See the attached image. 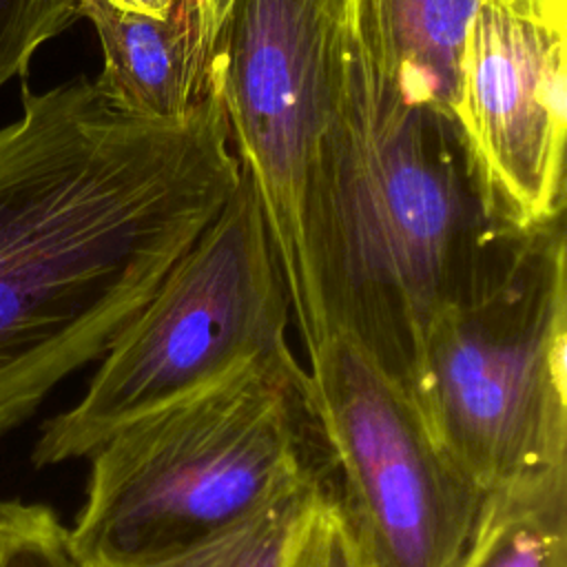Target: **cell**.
Segmentation results:
<instances>
[{
  "label": "cell",
  "instance_id": "1",
  "mask_svg": "<svg viewBox=\"0 0 567 567\" xmlns=\"http://www.w3.org/2000/svg\"><path fill=\"white\" fill-rule=\"evenodd\" d=\"M241 168L219 95L148 120L84 75L0 128V434L104 357Z\"/></svg>",
  "mask_w": 567,
  "mask_h": 567
},
{
  "label": "cell",
  "instance_id": "2",
  "mask_svg": "<svg viewBox=\"0 0 567 567\" xmlns=\"http://www.w3.org/2000/svg\"><path fill=\"white\" fill-rule=\"evenodd\" d=\"M496 233L454 124L401 93L363 2L341 0L334 100L301 217L292 317L306 352L343 334L410 390L427 321Z\"/></svg>",
  "mask_w": 567,
  "mask_h": 567
},
{
  "label": "cell",
  "instance_id": "3",
  "mask_svg": "<svg viewBox=\"0 0 567 567\" xmlns=\"http://www.w3.org/2000/svg\"><path fill=\"white\" fill-rule=\"evenodd\" d=\"M89 458L69 527L82 565L151 558L279 496L337 487L308 372L290 346L124 423Z\"/></svg>",
  "mask_w": 567,
  "mask_h": 567
},
{
  "label": "cell",
  "instance_id": "4",
  "mask_svg": "<svg viewBox=\"0 0 567 567\" xmlns=\"http://www.w3.org/2000/svg\"><path fill=\"white\" fill-rule=\"evenodd\" d=\"M410 394L487 496L567 474L565 215L496 233L461 292L427 321Z\"/></svg>",
  "mask_w": 567,
  "mask_h": 567
},
{
  "label": "cell",
  "instance_id": "5",
  "mask_svg": "<svg viewBox=\"0 0 567 567\" xmlns=\"http://www.w3.org/2000/svg\"><path fill=\"white\" fill-rule=\"evenodd\" d=\"M290 297L241 173L233 195L113 339L84 394L51 416L35 467L89 456L124 423L288 346Z\"/></svg>",
  "mask_w": 567,
  "mask_h": 567
},
{
  "label": "cell",
  "instance_id": "6",
  "mask_svg": "<svg viewBox=\"0 0 567 567\" xmlns=\"http://www.w3.org/2000/svg\"><path fill=\"white\" fill-rule=\"evenodd\" d=\"M337 503L368 567H465L487 496L439 445L410 390L343 334L308 350Z\"/></svg>",
  "mask_w": 567,
  "mask_h": 567
},
{
  "label": "cell",
  "instance_id": "7",
  "mask_svg": "<svg viewBox=\"0 0 567 567\" xmlns=\"http://www.w3.org/2000/svg\"><path fill=\"white\" fill-rule=\"evenodd\" d=\"M339 22L341 0H233L215 60V91L292 315L303 292V204L334 100Z\"/></svg>",
  "mask_w": 567,
  "mask_h": 567
},
{
  "label": "cell",
  "instance_id": "8",
  "mask_svg": "<svg viewBox=\"0 0 567 567\" xmlns=\"http://www.w3.org/2000/svg\"><path fill=\"white\" fill-rule=\"evenodd\" d=\"M452 115L487 224L514 233L563 217L567 0H483Z\"/></svg>",
  "mask_w": 567,
  "mask_h": 567
},
{
  "label": "cell",
  "instance_id": "9",
  "mask_svg": "<svg viewBox=\"0 0 567 567\" xmlns=\"http://www.w3.org/2000/svg\"><path fill=\"white\" fill-rule=\"evenodd\" d=\"M233 0H186L148 18L78 0L102 49L97 84L122 109L148 120H184L215 95V60Z\"/></svg>",
  "mask_w": 567,
  "mask_h": 567
},
{
  "label": "cell",
  "instance_id": "10",
  "mask_svg": "<svg viewBox=\"0 0 567 567\" xmlns=\"http://www.w3.org/2000/svg\"><path fill=\"white\" fill-rule=\"evenodd\" d=\"M383 64L401 93L454 124L463 40L483 0H361Z\"/></svg>",
  "mask_w": 567,
  "mask_h": 567
},
{
  "label": "cell",
  "instance_id": "11",
  "mask_svg": "<svg viewBox=\"0 0 567 567\" xmlns=\"http://www.w3.org/2000/svg\"><path fill=\"white\" fill-rule=\"evenodd\" d=\"M328 492L337 487L297 489L177 549L131 563L84 567H286L299 527Z\"/></svg>",
  "mask_w": 567,
  "mask_h": 567
},
{
  "label": "cell",
  "instance_id": "12",
  "mask_svg": "<svg viewBox=\"0 0 567 567\" xmlns=\"http://www.w3.org/2000/svg\"><path fill=\"white\" fill-rule=\"evenodd\" d=\"M474 567H567V474L492 496Z\"/></svg>",
  "mask_w": 567,
  "mask_h": 567
},
{
  "label": "cell",
  "instance_id": "13",
  "mask_svg": "<svg viewBox=\"0 0 567 567\" xmlns=\"http://www.w3.org/2000/svg\"><path fill=\"white\" fill-rule=\"evenodd\" d=\"M0 567H84L69 527L42 503L0 501Z\"/></svg>",
  "mask_w": 567,
  "mask_h": 567
},
{
  "label": "cell",
  "instance_id": "14",
  "mask_svg": "<svg viewBox=\"0 0 567 567\" xmlns=\"http://www.w3.org/2000/svg\"><path fill=\"white\" fill-rule=\"evenodd\" d=\"M78 18V0H0V89L24 78L33 55Z\"/></svg>",
  "mask_w": 567,
  "mask_h": 567
},
{
  "label": "cell",
  "instance_id": "15",
  "mask_svg": "<svg viewBox=\"0 0 567 567\" xmlns=\"http://www.w3.org/2000/svg\"><path fill=\"white\" fill-rule=\"evenodd\" d=\"M286 567H368L341 514L337 492L323 494L312 505Z\"/></svg>",
  "mask_w": 567,
  "mask_h": 567
},
{
  "label": "cell",
  "instance_id": "16",
  "mask_svg": "<svg viewBox=\"0 0 567 567\" xmlns=\"http://www.w3.org/2000/svg\"><path fill=\"white\" fill-rule=\"evenodd\" d=\"M109 7L148 16V18H168L177 7H182L186 0H102Z\"/></svg>",
  "mask_w": 567,
  "mask_h": 567
},
{
  "label": "cell",
  "instance_id": "17",
  "mask_svg": "<svg viewBox=\"0 0 567 567\" xmlns=\"http://www.w3.org/2000/svg\"><path fill=\"white\" fill-rule=\"evenodd\" d=\"M485 525V523H483ZM483 532V529H481ZM478 545H481V536H478V540H476V547H474V551H472V556H470V560H467V565L465 567H474V563H476V556H478Z\"/></svg>",
  "mask_w": 567,
  "mask_h": 567
}]
</instances>
